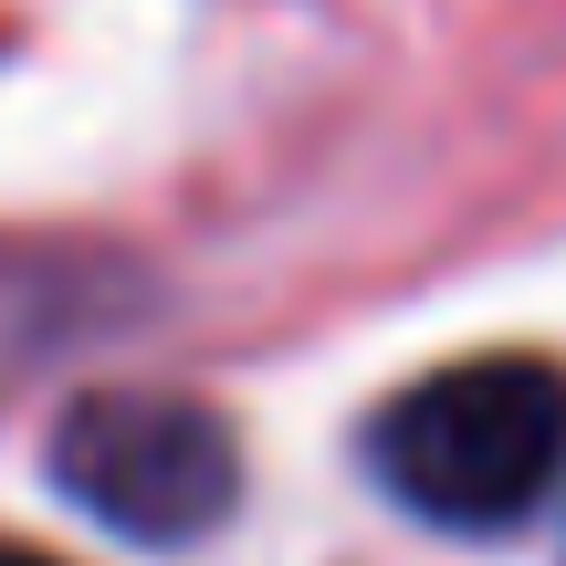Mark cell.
Listing matches in <instances>:
<instances>
[{
    "label": "cell",
    "instance_id": "cell-3",
    "mask_svg": "<svg viewBox=\"0 0 566 566\" xmlns=\"http://www.w3.org/2000/svg\"><path fill=\"white\" fill-rule=\"evenodd\" d=\"M0 566H63V556H42V546H11V535H0Z\"/></svg>",
    "mask_w": 566,
    "mask_h": 566
},
{
    "label": "cell",
    "instance_id": "cell-2",
    "mask_svg": "<svg viewBox=\"0 0 566 566\" xmlns=\"http://www.w3.org/2000/svg\"><path fill=\"white\" fill-rule=\"evenodd\" d=\"M53 483L74 493L95 525L137 535V546H189L242 504V451L200 399L168 388H95L63 409L53 430Z\"/></svg>",
    "mask_w": 566,
    "mask_h": 566
},
{
    "label": "cell",
    "instance_id": "cell-1",
    "mask_svg": "<svg viewBox=\"0 0 566 566\" xmlns=\"http://www.w3.org/2000/svg\"><path fill=\"white\" fill-rule=\"evenodd\" d=\"M367 472L451 535L525 525L566 472V367L556 357H462L409 378L367 420Z\"/></svg>",
    "mask_w": 566,
    "mask_h": 566
}]
</instances>
